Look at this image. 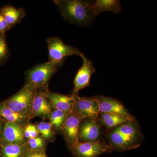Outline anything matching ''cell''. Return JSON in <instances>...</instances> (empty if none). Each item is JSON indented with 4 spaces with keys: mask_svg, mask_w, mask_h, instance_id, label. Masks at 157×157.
I'll list each match as a JSON object with an SVG mask.
<instances>
[{
    "mask_svg": "<svg viewBox=\"0 0 157 157\" xmlns=\"http://www.w3.org/2000/svg\"><path fill=\"white\" fill-rule=\"evenodd\" d=\"M107 137L111 151H124L140 146L143 135L138 124L134 120L111 129Z\"/></svg>",
    "mask_w": 157,
    "mask_h": 157,
    "instance_id": "6da1fadb",
    "label": "cell"
},
{
    "mask_svg": "<svg viewBox=\"0 0 157 157\" xmlns=\"http://www.w3.org/2000/svg\"><path fill=\"white\" fill-rule=\"evenodd\" d=\"M92 2L83 0L54 1L66 21L79 25H86L94 18L90 9Z\"/></svg>",
    "mask_w": 157,
    "mask_h": 157,
    "instance_id": "7a4b0ae2",
    "label": "cell"
},
{
    "mask_svg": "<svg viewBox=\"0 0 157 157\" xmlns=\"http://www.w3.org/2000/svg\"><path fill=\"white\" fill-rule=\"evenodd\" d=\"M63 64L48 61L33 67L26 72L25 84L29 85L36 90L48 89L50 78Z\"/></svg>",
    "mask_w": 157,
    "mask_h": 157,
    "instance_id": "3957f363",
    "label": "cell"
},
{
    "mask_svg": "<svg viewBox=\"0 0 157 157\" xmlns=\"http://www.w3.org/2000/svg\"><path fill=\"white\" fill-rule=\"evenodd\" d=\"M36 90L28 84H25L20 90L11 96L4 103L15 112L32 117V107Z\"/></svg>",
    "mask_w": 157,
    "mask_h": 157,
    "instance_id": "277c9868",
    "label": "cell"
},
{
    "mask_svg": "<svg viewBox=\"0 0 157 157\" xmlns=\"http://www.w3.org/2000/svg\"><path fill=\"white\" fill-rule=\"evenodd\" d=\"M67 145L68 149L75 157H98L112 151L108 144L101 140L79 141Z\"/></svg>",
    "mask_w": 157,
    "mask_h": 157,
    "instance_id": "5b68a950",
    "label": "cell"
},
{
    "mask_svg": "<svg viewBox=\"0 0 157 157\" xmlns=\"http://www.w3.org/2000/svg\"><path fill=\"white\" fill-rule=\"evenodd\" d=\"M49 61L63 63L65 59L73 55H83L78 48L66 44L59 37H49L46 40Z\"/></svg>",
    "mask_w": 157,
    "mask_h": 157,
    "instance_id": "8992f818",
    "label": "cell"
},
{
    "mask_svg": "<svg viewBox=\"0 0 157 157\" xmlns=\"http://www.w3.org/2000/svg\"><path fill=\"white\" fill-rule=\"evenodd\" d=\"M73 111L82 120L85 119H98L100 112L97 98L75 96Z\"/></svg>",
    "mask_w": 157,
    "mask_h": 157,
    "instance_id": "52a82bcc",
    "label": "cell"
},
{
    "mask_svg": "<svg viewBox=\"0 0 157 157\" xmlns=\"http://www.w3.org/2000/svg\"><path fill=\"white\" fill-rule=\"evenodd\" d=\"M81 58L83 63L77 71L73 81L74 88L72 95L74 96L78 95L79 91L90 85L91 76L96 72L92 62L84 55L82 56Z\"/></svg>",
    "mask_w": 157,
    "mask_h": 157,
    "instance_id": "ba28073f",
    "label": "cell"
},
{
    "mask_svg": "<svg viewBox=\"0 0 157 157\" xmlns=\"http://www.w3.org/2000/svg\"><path fill=\"white\" fill-rule=\"evenodd\" d=\"M48 91V89L36 90L32 105V118L39 117L42 119L48 118L53 108L47 98Z\"/></svg>",
    "mask_w": 157,
    "mask_h": 157,
    "instance_id": "9c48e42d",
    "label": "cell"
},
{
    "mask_svg": "<svg viewBox=\"0 0 157 157\" xmlns=\"http://www.w3.org/2000/svg\"><path fill=\"white\" fill-rule=\"evenodd\" d=\"M99 105L100 113L118 114L134 120L128 110L120 101L114 98L104 96L96 97Z\"/></svg>",
    "mask_w": 157,
    "mask_h": 157,
    "instance_id": "30bf717a",
    "label": "cell"
},
{
    "mask_svg": "<svg viewBox=\"0 0 157 157\" xmlns=\"http://www.w3.org/2000/svg\"><path fill=\"white\" fill-rule=\"evenodd\" d=\"M102 133V124L98 119H85L82 121L79 127V141L100 140Z\"/></svg>",
    "mask_w": 157,
    "mask_h": 157,
    "instance_id": "8fae6325",
    "label": "cell"
},
{
    "mask_svg": "<svg viewBox=\"0 0 157 157\" xmlns=\"http://www.w3.org/2000/svg\"><path fill=\"white\" fill-rule=\"evenodd\" d=\"M82 120L73 111L68 113L62 128L63 133L67 145L77 143L78 140L79 127Z\"/></svg>",
    "mask_w": 157,
    "mask_h": 157,
    "instance_id": "7c38bea8",
    "label": "cell"
},
{
    "mask_svg": "<svg viewBox=\"0 0 157 157\" xmlns=\"http://www.w3.org/2000/svg\"><path fill=\"white\" fill-rule=\"evenodd\" d=\"M0 138V144L25 143L24 127L14 123L6 121Z\"/></svg>",
    "mask_w": 157,
    "mask_h": 157,
    "instance_id": "4fadbf2b",
    "label": "cell"
},
{
    "mask_svg": "<svg viewBox=\"0 0 157 157\" xmlns=\"http://www.w3.org/2000/svg\"><path fill=\"white\" fill-rule=\"evenodd\" d=\"M47 97L53 109L60 110L67 114L73 111L75 96L66 95L48 90Z\"/></svg>",
    "mask_w": 157,
    "mask_h": 157,
    "instance_id": "5bb4252c",
    "label": "cell"
},
{
    "mask_svg": "<svg viewBox=\"0 0 157 157\" xmlns=\"http://www.w3.org/2000/svg\"><path fill=\"white\" fill-rule=\"evenodd\" d=\"M90 9L95 17L105 11H111L115 14L119 13L121 11V7L118 0H97L92 2Z\"/></svg>",
    "mask_w": 157,
    "mask_h": 157,
    "instance_id": "9a60e30c",
    "label": "cell"
},
{
    "mask_svg": "<svg viewBox=\"0 0 157 157\" xmlns=\"http://www.w3.org/2000/svg\"><path fill=\"white\" fill-rule=\"evenodd\" d=\"M0 117L3 118L6 121L14 123L24 127L31 119L29 117L13 111L6 106L4 101L0 102Z\"/></svg>",
    "mask_w": 157,
    "mask_h": 157,
    "instance_id": "2e32d148",
    "label": "cell"
},
{
    "mask_svg": "<svg viewBox=\"0 0 157 157\" xmlns=\"http://www.w3.org/2000/svg\"><path fill=\"white\" fill-rule=\"evenodd\" d=\"M0 12L11 29L19 23L25 15V11L23 8L17 9L11 6H4L1 9Z\"/></svg>",
    "mask_w": 157,
    "mask_h": 157,
    "instance_id": "e0dca14e",
    "label": "cell"
},
{
    "mask_svg": "<svg viewBox=\"0 0 157 157\" xmlns=\"http://www.w3.org/2000/svg\"><path fill=\"white\" fill-rule=\"evenodd\" d=\"M28 149L26 142L0 144V157H24Z\"/></svg>",
    "mask_w": 157,
    "mask_h": 157,
    "instance_id": "ac0fdd59",
    "label": "cell"
},
{
    "mask_svg": "<svg viewBox=\"0 0 157 157\" xmlns=\"http://www.w3.org/2000/svg\"><path fill=\"white\" fill-rule=\"evenodd\" d=\"M99 117L101 124L110 130L127 122L134 121L121 115L112 113H100Z\"/></svg>",
    "mask_w": 157,
    "mask_h": 157,
    "instance_id": "d6986e66",
    "label": "cell"
},
{
    "mask_svg": "<svg viewBox=\"0 0 157 157\" xmlns=\"http://www.w3.org/2000/svg\"><path fill=\"white\" fill-rule=\"evenodd\" d=\"M67 115V113L60 110L52 109L48 119L55 132H61Z\"/></svg>",
    "mask_w": 157,
    "mask_h": 157,
    "instance_id": "ffe728a7",
    "label": "cell"
},
{
    "mask_svg": "<svg viewBox=\"0 0 157 157\" xmlns=\"http://www.w3.org/2000/svg\"><path fill=\"white\" fill-rule=\"evenodd\" d=\"M39 135L46 143L53 142L55 139V133L51 124L47 122L42 121L36 125Z\"/></svg>",
    "mask_w": 157,
    "mask_h": 157,
    "instance_id": "44dd1931",
    "label": "cell"
},
{
    "mask_svg": "<svg viewBox=\"0 0 157 157\" xmlns=\"http://www.w3.org/2000/svg\"><path fill=\"white\" fill-rule=\"evenodd\" d=\"M26 143L29 149L34 150L45 151L47 146V143L40 135L35 138L26 140Z\"/></svg>",
    "mask_w": 157,
    "mask_h": 157,
    "instance_id": "7402d4cb",
    "label": "cell"
},
{
    "mask_svg": "<svg viewBox=\"0 0 157 157\" xmlns=\"http://www.w3.org/2000/svg\"><path fill=\"white\" fill-rule=\"evenodd\" d=\"M9 56V48L6 42V34H0V66L5 63Z\"/></svg>",
    "mask_w": 157,
    "mask_h": 157,
    "instance_id": "603a6c76",
    "label": "cell"
},
{
    "mask_svg": "<svg viewBox=\"0 0 157 157\" xmlns=\"http://www.w3.org/2000/svg\"><path fill=\"white\" fill-rule=\"evenodd\" d=\"M39 135V131L36 124L28 123L25 125L24 127V137L26 140L35 138L38 137Z\"/></svg>",
    "mask_w": 157,
    "mask_h": 157,
    "instance_id": "cb8c5ba5",
    "label": "cell"
},
{
    "mask_svg": "<svg viewBox=\"0 0 157 157\" xmlns=\"http://www.w3.org/2000/svg\"><path fill=\"white\" fill-rule=\"evenodd\" d=\"M24 157H47L45 151L28 149Z\"/></svg>",
    "mask_w": 157,
    "mask_h": 157,
    "instance_id": "d4e9b609",
    "label": "cell"
},
{
    "mask_svg": "<svg viewBox=\"0 0 157 157\" xmlns=\"http://www.w3.org/2000/svg\"><path fill=\"white\" fill-rule=\"evenodd\" d=\"M10 29L11 28L6 22V19L0 12V33H6V32Z\"/></svg>",
    "mask_w": 157,
    "mask_h": 157,
    "instance_id": "484cf974",
    "label": "cell"
},
{
    "mask_svg": "<svg viewBox=\"0 0 157 157\" xmlns=\"http://www.w3.org/2000/svg\"><path fill=\"white\" fill-rule=\"evenodd\" d=\"M2 120V118L0 117V137H1V135H2V132L3 128H4V124Z\"/></svg>",
    "mask_w": 157,
    "mask_h": 157,
    "instance_id": "4316f807",
    "label": "cell"
},
{
    "mask_svg": "<svg viewBox=\"0 0 157 157\" xmlns=\"http://www.w3.org/2000/svg\"><path fill=\"white\" fill-rule=\"evenodd\" d=\"M1 34V33H0V34Z\"/></svg>",
    "mask_w": 157,
    "mask_h": 157,
    "instance_id": "83f0119b",
    "label": "cell"
}]
</instances>
